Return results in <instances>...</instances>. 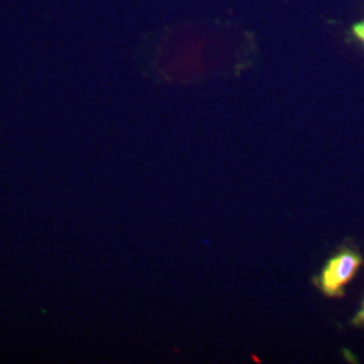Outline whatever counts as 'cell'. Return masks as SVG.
Returning <instances> with one entry per match:
<instances>
[{
	"label": "cell",
	"mask_w": 364,
	"mask_h": 364,
	"mask_svg": "<svg viewBox=\"0 0 364 364\" xmlns=\"http://www.w3.org/2000/svg\"><path fill=\"white\" fill-rule=\"evenodd\" d=\"M362 264L363 258L359 252L344 248L326 262L313 282L326 297H341L344 294V287L351 282Z\"/></svg>",
	"instance_id": "obj_1"
},
{
	"label": "cell",
	"mask_w": 364,
	"mask_h": 364,
	"mask_svg": "<svg viewBox=\"0 0 364 364\" xmlns=\"http://www.w3.org/2000/svg\"><path fill=\"white\" fill-rule=\"evenodd\" d=\"M352 33L364 45V21L352 26Z\"/></svg>",
	"instance_id": "obj_2"
},
{
	"label": "cell",
	"mask_w": 364,
	"mask_h": 364,
	"mask_svg": "<svg viewBox=\"0 0 364 364\" xmlns=\"http://www.w3.org/2000/svg\"><path fill=\"white\" fill-rule=\"evenodd\" d=\"M352 324L356 326H364V301L363 304H362V308H360V311H359L358 314L353 317V320H352Z\"/></svg>",
	"instance_id": "obj_3"
}]
</instances>
